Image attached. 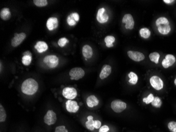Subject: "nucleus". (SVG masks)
I'll list each match as a JSON object with an SVG mask.
<instances>
[{
	"label": "nucleus",
	"mask_w": 176,
	"mask_h": 132,
	"mask_svg": "<svg viewBox=\"0 0 176 132\" xmlns=\"http://www.w3.org/2000/svg\"><path fill=\"white\" fill-rule=\"evenodd\" d=\"M62 95L69 100H72L77 96V91L73 87H65L62 90Z\"/></svg>",
	"instance_id": "0eeeda50"
},
{
	"label": "nucleus",
	"mask_w": 176,
	"mask_h": 132,
	"mask_svg": "<svg viewBox=\"0 0 176 132\" xmlns=\"http://www.w3.org/2000/svg\"><path fill=\"white\" fill-rule=\"evenodd\" d=\"M59 25L58 19L55 17H51L48 19L47 22V27L50 31H53L57 29Z\"/></svg>",
	"instance_id": "2eb2a0df"
},
{
	"label": "nucleus",
	"mask_w": 176,
	"mask_h": 132,
	"mask_svg": "<svg viewBox=\"0 0 176 132\" xmlns=\"http://www.w3.org/2000/svg\"><path fill=\"white\" fill-rule=\"evenodd\" d=\"M150 83L151 84V86L157 90H161L164 87V82L161 79L157 76H153L150 78Z\"/></svg>",
	"instance_id": "6e6552de"
},
{
	"label": "nucleus",
	"mask_w": 176,
	"mask_h": 132,
	"mask_svg": "<svg viewBox=\"0 0 176 132\" xmlns=\"http://www.w3.org/2000/svg\"><path fill=\"white\" fill-rule=\"evenodd\" d=\"M32 58L31 55H25L23 56L22 59V62L24 66H28L32 62Z\"/></svg>",
	"instance_id": "5701e85b"
},
{
	"label": "nucleus",
	"mask_w": 176,
	"mask_h": 132,
	"mask_svg": "<svg viewBox=\"0 0 176 132\" xmlns=\"http://www.w3.org/2000/svg\"><path fill=\"white\" fill-rule=\"evenodd\" d=\"M0 16L2 20L7 21L9 20L11 17V13L10 9L7 7H4L0 12Z\"/></svg>",
	"instance_id": "aec40b11"
},
{
	"label": "nucleus",
	"mask_w": 176,
	"mask_h": 132,
	"mask_svg": "<svg viewBox=\"0 0 176 132\" xmlns=\"http://www.w3.org/2000/svg\"><path fill=\"white\" fill-rule=\"evenodd\" d=\"M110 129L107 125H103L99 129V132H108Z\"/></svg>",
	"instance_id": "f704fd0d"
},
{
	"label": "nucleus",
	"mask_w": 176,
	"mask_h": 132,
	"mask_svg": "<svg viewBox=\"0 0 176 132\" xmlns=\"http://www.w3.org/2000/svg\"><path fill=\"white\" fill-rule=\"evenodd\" d=\"M128 55L130 59L135 61H141L144 60L145 57V55L141 52L135 51H128Z\"/></svg>",
	"instance_id": "ddd939ff"
},
{
	"label": "nucleus",
	"mask_w": 176,
	"mask_h": 132,
	"mask_svg": "<svg viewBox=\"0 0 176 132\" xmlns=\"http://www.w3.org/2000/svg\"><path fill=\"white\" fill-rule=\"evenodd\" d=\"M174 84H175V85H176V79H175V81H174Z\"/></svg>",
	"instance_id": "ea45409f"
},
{
	"label": "nucleus",
	"mask_w": 176,
	"mask_h": 132,
	"mask_svg": "<svg viewBox=\"0 0 176 132\" xmlns=\"http://www.w3.org/2000/svg\"><path fill=\"white\" fill-rule=\"evenodd\" d=\"M33 3L38 7H44L47 6L48 1L47 0H34Z\"/></svg>",
	"instance_id": "bb28decb"
},
{
	"label": "nucleus",
	"mask_w": 176,
	"mask_h": 132,
	"mask_svg": "<svg viewBox=\"0 0 176 132\" xmlns=\"http://www.w3.org/2000/svg\"><path fill=\"white\" fill-rule=\"evenodd\" d=\"M26 37L25 33L22 32L20 33H15L14 37L11 40V45L13 47H16L21 44Z\"/></svg>",
	"instance_id": "1a4fd4ad"
},
{
	"label": "nucleus",
	"mask_w": 176,
	"mask_h": 132,
	"mask_svg": "<svg viewBox=\"0 0 176 132\" xmlns=\"http://www.w3.org/2000/svg\"><path fill=\"white\" fill-rule=\"evenodd\" d=\"M65 107L68 112L73 113L77 112L79 109V106L78 105L77 102L72 100H67L65 103Z\"/></svg>",
	"instance_id": "f8f14e48"
},
{
	"label": "nucleus",
	"mask_w": 176,
	"mask_h": 132,
	"mask_svg": "<svg viewBox=\"0 0 176 132\" xmlns=\"http://www.w3.org/2000/svg\"><path fill=\"white\" fill-rule=\"evenodd\" d=\"M101 122L100 121L97 120L94 121V126L95 129H99L101 127Z\"/></svg>",
	"instance_id": "c9c22d12"
},
{
	"label": "nucleus",
	"mask_w": 176,
	"mask_h": 132,
	"mask_svg": "<svg viewBox=\"0 0 176 132\" xmlns=\"http://www.w3.org/2000/svg\"><path fill=\"white\" fill-rule=\"evenodd\" d=\"M149 58L151 61L157 64L159 63V60L160 58V55L157 52H154L149 55Z\"/></svg>",
	"instance_id": "b1692460"
},
{
	"label": "nucleus",
	"mask_w": 176,
	"mask_h": 132,
	"mask_svg": "<svg viewBox=\"0 0 176 132\" xmlns=\"http://www.w3.org/2000/svg\"><path fill=\"white\" fill-rule=\"evenodd\" d=\"M174 1H173V0H164V2L167 4L172 3Z\"/></svg>",
	"instance_id": "4c0bfd02"
},
{
	"label": "nucleus",
	"mask_w": 176,
	"mask_h": 132,
	"mask_svg": "<svg viewBox=\"0 0 176 132\" xmlns=\"http://www.w3.org/2000/svg\"><path fill=\"white\" fill-rule=\"evenodd\" d=\"M72 15V16L73 17L74 20H76V21L77 22L79 21V20H80V16L79 15H78V13H71Z\"/></svg>",
	"instance_id": "e433bc0d"
},
{
	"label": "nucleus",
	"mask_w": 176,
	"mask_h": 132,
	"mask_svg": "<svg viewBox=\"0 0 176 132\" xmlns=\"http://www.w3.org/2000/svg\"><path fill=\"white\" fill-rule=\"evenodd\" d=\"M140 34L141 37H143L144 39H148L150 37V36L151 35V32L150 31L149 29L146 28H144L142 29H140Z\"/></svg>",
	"instance_id": "4be33fe9"
},
{
	"label": "nucleus",
	"mask_w": 176,
	"mask_h": 132,
	"mask_svg": "<svg viewBox=\"0 0 176 132\" xmlns=\"http://www.w3.org/2000/svg\"><path fill=\"white\" fill-rule=\"evenodd\" d=\"M82 55L86 59H90L93 55V50L89 45H85L82 48Z\"/></svg>",
	"instance_id": "6ab92c4d"
},
{
	"label": "nucleus",
	"mask_w": 176,
	"mask_h": 132,
	"mask_svg": "<svg viewBox=\"0 0 176 132\" xmlns=\"http://www.w3.org/2000/svg\"><path fill=\"white\" fill-rule=\"evenodd\" d=\"M111 107L115 112L118 113L122 112L126 109L127 104L126 103L122 102L121 100L117 99L112 102Z\"/></svg>",
	"instance_id": "39448f33"
},
{
	"label": "nucleus",
	"mask_w": 176,
	"mask_h": 132,
	"mask_svg": "<svg viewBox=\"0 0 176 132\" xmlns=\"http://www.w3.org/2000/svg\"><path fill=\"white\" fill-rule=\"evenodd\" d=\"M93 118H94V117L92 116H89L88 117H87L88 120H93Z\"/></svg>",
	"instance_id": "58836bf2"
},
{
	"label": "nucleus",
	"mask_w": 176,
	"mask_h": 132,
	"mask_svg": "<svg viewBox=\"0 0 176 132\" xmlns=\"http://www.w3.org/2000/svg\"><path fill=\"white\" fill-rule=\"evenodd\" d=\"M55 132H69L65 126H59L56 127Z\"/></svg>",
	"instance_id": "72a5a7b5"
},
{
	"label": "nucleus",
	"mask_w": 176,
	"mask_h": 132,
	"mask_svg": "<svg viewBox=\"0 0 176 132\" xmlns=\"http://www.w3.org/2000/svg\"><path fill=\"white\" fill-rule=\"evenodd\" d=\"M69 40L66 37H61L58 40V45L60 47H64L67 43H69Z\"/></svg>",
	"instance_id": "7c9ffc66"
},
{
	"label": "nucleus",
	"mask_w": 176,
	"mask_h": 132,
	"mask_svg": "<svg viewBox=\"0 0 176 132\" xmlns=\"http://www.w3.org/2000/svg\"><path fill=\"white\" fill-rule=\"evenodd\" d=\"M34 48L38 51L39 53H43L45 52L48 49V46L47 43L44 41H39L37 42L36 45H35Z\"/></svg>",
	"instance_id": "f3484780"
},
{
	"label": "nucleus",
	"mask_w": 176,
	"mask_h": 132,
	"mask_svg": "<svg viewBox=\"0 0 176 132\" xmlns=\"http://www.w3.org/2000/svg\"><path fill=\"white\" fill-rule=\"evenodd\" d=\"M168 127L171 132H176V121H170L168 124Z\"/></svg>",
	"instance_id": "2f4dec72"
},
{
	"label": "nucleus",
	"mask_w": 176,
	"mask_h": 132,
	"mask_svg": "<svg viewBox=\"0 0 176 132\" xmlns=\"http://www.w3.org/2000/svg\"><path fill=\"white\" fill-rule=\"evenodd\" d=\"M43 63L47 64L49 68H54L57 67L59 64V59L55 55H47L44 58Z\"/></svg>",
	"instance_id": "7ed1b4c3"
},
{
	"label": "nucleus",
	"mask_w": 176,
	"mask_h": 132,
	"mask_svg": "<svg viewBox=\"0 0 176 132\" xmlns=\"http://www.w3.org/2000/svg\"><path fill=\"white\" fill-rule=\"evenodd\" d=\"M128 76L129 77V82L130 84H132V85H136L138 82V78L137 75L136 73H134L133 72H130L129 74H128Z\"/></svg>",
	"instance_id": "393cba45"
},
{
	"label": "nucleus",
	"mask_w": 176,
	"mask_h": 132,
	"mask_svg": "<svg viewBox=\"0 0 176 132\" xmlns=\"http://www.w3.org/2000/svg\"><path fill=\"white\" fill-rule=\"evenodd\" d=\"M94 121L93 120H88L86 123V128L90 130H94L95 128L94 126Z\"/></svg>",
	"instance_id": "c756f323"
},
{
	"label": "nucleus",
	"mask_w": 176,
	"mask_h": 132,
	"mask_svg": "<svg viewBox=\"0 0 176 132\" xmlns=\"http://www.w3.org/2000/svg\"><path fill=\"white\" fill-rule=\"evenodd\" d=\"M85 75V72L82 68L79 67L72 68L69 72L70 78L71 80L78 81L82 78Z\"/></svg>",
	"instance_id": "20e7f679"
},
{
	"label": "nucleus",
	"mask_w": 176,
	"mask_h": 132,
	"mask_svg": "<svg viewBox=\"0 0 176 132\" xmlns=\"http://www.w3.org/2000/svg\"><path fill=\"white\" fill-rule=\"evenodd\" d=\"M176 62V58L174 55H167L166 56L165 59L162 61V65L165 68H169V67L174 64Z\"/></svg>",
	"instance_id": "4468645a"
},
{
	"label": "nucleus",
	"mask_w": 176,
	"mask_h": 132,
	"mask_svg": "<svg viewBox=\"0 0 176 132\" xmlns=\"http://www.w3.org/2000/svg\"><path fill=\"white\" fill-rule=\"evenodd\" d=\"M38 83L34 79H27L22 84V91L25 95H33L38 91Z\"/></svg>",
	"instance_id": "f257e3e1"
},
{
	"label": "nucleus",
	"mask_w": 176,
	"mask_h": 132,
	"mask_svg": "<svg viewBox=\"0 0 176 132\" xmlns=\"http://www.w3.org/2000/svg\"><path fill=\"white\" fill-rule=\"evenodd\" d=\"M156 24L159 32L163 35L169 33L171 30V27L169 25V22L167 18L161 17L158 18L156 22Z\"/></svg>",
	"instance_id": "f03ea898"
},
{
	"label": "nucleus",
	"mask_w": 176,
	"mask_h": 132,
	"mask_svg": "<svg viewBox=\"0 0 176 132\" xmlns=\"http://www.w3.org/2000/svg\"><path fill=\"white\" fill-rule=\"evenodd\" d=\"M153 99H154L153 95L152 94H150L147 97L144 98V99H143V102H144V103H145L146 104H149V103H152L153 100Z\"/></svg>",
	"instance_id": "473e14b6"
},
{
	"label": "nucleus",
	"mask_w": 176,
	"mask_h": 132,
	"mask_svg": "<svg viewBox=\"0 0 176 132\" xmlns=\"http://www.w3.org/2000/svg\"><path fill=\"white\" fill-rule=\"evenodd\" d=\"M115 41V37L111 36H107L104 39V42H106V45L108 48L113 46V42Z\"/></svg>",
	"instance_id": "412c9836"
},
{
	"label": "nucleus",
	"mask_w": 176,
	"mask_h": 132,
	"mask_svg": "<svg viewBox=\"0 0 176 132\" xmlns=\"http://www.w3.org/2000/svg\"><path fill=\"white\" fill-rule=\"evenodd\" d=\"M57 118V115L54 111L49 110L48 111L47 114L44 117V121L46 124L48 125H51L56 123Z\"/></svg>",
	"instance_id": "423d86ee"
},
{
	"label": "nucleus",
	"mask_w": 176,
	"mask_h": 132,
	"mask_svg": "<svg viewBox=\"0 0 176 132\" xmlns=\"http://www.w3.org/2000/svg\"><path fill=\"white\" fill-rule=\"evenodd\" d=\"M111 67L109 65L105 64L103 66L99 76L101 79H104L107 78L110 75V73H111Z\"/></svg>",
	"instance_id": "dca6fc26"
},
{
	"label": "nucleus",
	"mask_w": 176,
	"mask_h": 132,
	"mask_svg": "<svg viewBox=\"0 0 176 132\" xmlns=\"http://www.w3.org/2000/svg\"><path fill=\"white\" fill-rule=\"evenodd\" d=\"M97 20L100 23H105L109 20V15L106 13V9L103 7L99 9L97 15Z\"/></svg>",
	"instance_id": "9b49d317"
},
{
	"label": "nucleus",
	"mask_w": 176,
	"mask_h": 132,
	"mask_svg": "<svg viewBox=\"0 0 176 132\" xmlns=\"http://www.w3.org/2000/svg\"><path fill=\"white\" fill-rule=\"evenodd\" d=\"M6 112L4 109V108L3 107V106L1 104L0 105V121L1 122H4L6 121Z\"/></svg>",
	"instance_id": "a878e982"
},
{
	"label": "nucleus",
	"mask_w": 176,
	"mask_h": 132,
	"mask_svg": "<svg viewBox=\"0 0 176 132\" xmlns=\"http://www.w3.org/2000/svg\"><path fill=\"white\" fill-rule=\"evenodd\" d=\"M67 21L69 25L71 26V27L74 26L77 24V22L76 21V20H74V19L72 16V14L68 15V18H67Z\"/></svg>",
	"instance_id": "c85d7f7f"
},
{
	"label": "nucleus",
	"mask_w": 176,
	"mask_h": 132,
	"mask_svg": "<svg viewBox=\"0 0 176 132\" xmlns=\"http://www.w3.org/2000/svg\"><path fill=\"white\" fill-rule=\"evenodd\" d=\"M122 23L126 24V29L132 30L134 28L135 21L133 17L130 14L125 15L122 19Z\"/></svg>",
	"instance_id": "9d476101"
},
{
	"label": "nucleus",
	"mask_w": 176,
	"mask_h": 132,
	"mask_svg": "<svg viewBox=\"0 0 176 132\" xmlns=\"http://www.w3.org/2000/svg\"><path fill=\"white\" fill-rule=\"evenodd\" d=\"M151 104L154 107H156V108H160L162 105L161 100L159 97H155L151 103Z\"/></svg>",
	"instance_id": "cd10ccee"
},
{
	"label": "nucleus",
	"mask_w": 176,
	"mask_h": 132,
	"mask_svg": "<svg viewBox=\"0 0 176 132\" xmlns=\"http://www.w3.org/2000/svg\"><path fill=\"white\" fill-rule=\"evenodd\" d=\"M99 104V100L94 95H90L86 99V105L90 108L97 106Z\"/></svg>",
	"instance_id": "a211bd4d"
}]
</instances>
